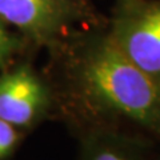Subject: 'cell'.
I'll return each instance as SVG.
<instances>
[{"label":"cell","mask_w":160,"mask_h":160,"mask_svg":"<svg viewBox=\"0 0 160 160\" xmlns=\"http://www.w3.org/2000/svg\"><path fill=\"white\" fill-rule=\"evenodd\" d=\"M158 160H160V149H159V156H158Z\"/></svg>","instance_id":"cell-8"},{"label":"cell","mask_w":160,"mask_h":160,"mask_svg":"<svg viewBox=\"0 0 160 160\" xmlns=\"http://www.w3.org/2000/svg\"><path fill=\"white\" fill-rule=\"evenodd\" d=\"M0 19L46 51L78 29L107 20L88 0H0Z\"/></svg>","instance_id":"cell-2"},{"label":"cell","mask_w":160,"mask_h":160,"mask_svg":"<svg viewBox=\"0 0 160 160\" xmlns=\"http://www.w3.org/2000/svg\"><path fill=\"white\" fill-rule=\"evenodd\" d=\"M44 75L55 119L75 136L96 129H128L160 144V86L115 46L107 20L68 35L47 51Z\"/></svg>","instance_id":"cell-1"},{"label":"cell","mask_w":160,"mask_h":160,"mask_svg":"<svg viewBox=\"0 0 160 160\" xmlns=\"http://www.w3.org/2000/svg\"><path fill=\"white\" fill-rule=\"evenodd\" d=\"M107 31L124 56L160 86V0H115Z\"/></svg>","instance_id":"cell-3"},{"label":"cell","mask_w":160,"mask_h":160,"mask_svg":"<svg viewBox=\"0 0 160 160\" xmlns=\"http://www.w3.org/2000/svg\"><path fill=\"white\" fill-rule=\"evenodd\" d=\"M27 44L29 43L22 35L16 36L9 32L6 23L0 19V68H7L12 63L13 56H16Z\"/></svg>","instance_id":"cell-6"},{"label":"cell","mask_w":160,"mask_h":160,"mask_svg":"<svg viewBox=\"0 0 160 160\" xmlns=\"http://www.w3.org/2000/svg\"><path fill=\"white\" fill-rule=\"evenodd\" d=\"M20 140V133L16 127L0 119V160L12 153Z\"/></svg>","instance_id":"cell-7"},{"label":"cell","mask_w":160,"mask_h":160,"mask_svg":"<svg viewBox=\"0 0 160 160\" xmlns=\"http://www.w3.org/2000/svg\"><path fill=\"white\" fill-rule=\"evenodd\" d=\"M76 160H158L160 144L128 129H96L76 135Z\"/></svg>","instance_id":"cell-5"},{"label":"cell","mask_w":160,"mask_h":160,"mask_svg":"<svg viewBox=\"0 0 160 160\" xmlns=\"http://www.w3.org/2000/svg\"><path fill=\"white\" fill-rule=\"evenodd\" d=\"M0 119L29 129L55 119V100L44 72L22 62L0 73Z\"/></svg>","instance_id":"cell-4"}]
</instances>
